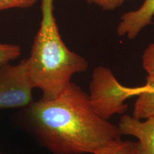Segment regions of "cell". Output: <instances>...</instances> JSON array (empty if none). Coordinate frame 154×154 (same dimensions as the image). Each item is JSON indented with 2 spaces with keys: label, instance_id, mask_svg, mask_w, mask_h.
I'll use <instances>...</instances> for the list:
<instances>
[{
  "label": "cell",
  "instance_id": "9",
  "mask_svg": "<svg viewBox=\"0 0 154 154\" xmlns=\"http://www.w3.org/2000/svg\"><path fill=\"white\" fill-rule=\"evenodd\" d=\"M142 66L148 76L154 75V41L143 51L142 55Z\"/></svg>",
  "mask_w": 154,
  "mask_h": 154
},
{
  "label": "cell",
  "instance_id": "11",
  "mask_svg": "<svg viewBox=\"0 0 154 154\" xmlns=\"http://www.w3.org/2000/svg\"><path fill=\"white\" fill-rule=\"evenodd\" d=\"M126 0H86L89 5L96 6L103 11H113L119 8Z\"/></svg>",
  "mask_w": 154,
  "mask_h": 154
},
{
  "label": "cell",
  "instance_id": "3",
  "mask_svg": "<svg viewBox=\"0 0 154 154\" xmlns=\"http://www.w3.org/2000/svg\"><path fill=\"white\" fill-rule=\"evenodd\" d=\"M88 96L94 112L108 120L125 113L128 109L125 101L135 96V88L121 85L110 69L98 66L92 73Z\"/></svg>",
  "mask_w": 154,
  "mask_h": 154
},
{
  "label": "cell",
  "instance_id": "2",
  "mask_svg": "<svg viewBox=\"0 0 154 154\" xmlns=\"http://www.w3.org/2000/svg\"><path fill=\"white\" fill-rule=\"evenodd\" d=\"M42 19L30 55L26 59L31 84L42 98L53 99L70 84L74 74L85 72L86 59L63 42L54 16V0H41Z\"/></svg>",
  "mask_w": 154,
  "mask_h": 154
},
{
  "label": "cell",
  "instance_id": "6",
  "mask_svg": "<svg viewBox=\"0 0 154 154\" xmlns=\"http://www.w3.org/2000/svg\"><path fill=\"white\" fill-rule=\"evenodd\" d=\"M154 17V0H143L137 9L127 11L120 17L116 33L130 40L137 37L140 32L151 24Z\"/></svg>",
  "mask_w": 154,
  "mask_h": 154
},
{
  "label": "cell",
  "instance_id": "12",
  "mask_svg": "<svg viewBox=\"0 0 154 154\" xmlns=\"http://www.w3.org/2000/svg\"><path fill=\"white\" fill-rule=\"evenodd\" d=\"M143 91H154V75L147 76L146 77V83L143 86L135 88V94L138 95Z\"/></svg>",
  "mask_w": 154,
  "mask_h": 154
},
{
  "label": "cell",
  "instance_id": "10",
  "mask_svg": "<svg viewBox=\"0 0 154 154\" xmlns=\"http://www.w3.org/2000/svg\"><path fill=\"white\" fill-rule=\"evenodd\" d=\"M36 2L37 0H0V11L13 8H29Z\"/></svg>",
  "mask_w": 154,
  "mask_h": 154
},
{
  "label": "cell",
  "instance_id": "5",
  "mask_svg": "<svg viewBox=\"0 0 154 154\" xmlns=\"http://www.w3.org/2000/svg\"><path fill=\"white\" fill-rule=\"evenodd\" d=\"M118 126L122 135L137 138L139 154H154V117L141 120L124 115Z\"/></svg>",
  "mask_w": 154,
  "mask_h": 154
},
{
  "label": "cell",
  "instance_id": "4",
  "mask_svg": "<svg viewBox=\"0 0 154 154\" xmlns=\"http://www.w3.org/2000/svg\"><path fill=\"white\" fill-rule=\"evenodd\" d=\"M26 71V59L17 65L0 66V109L19 108L32 102V90Z\"/></svg>",
  "mask_w": 154,
  "mask_h": 154
},
{
  "label": "cell",
  "instance_id": "1",
  "mask_svg": "<svg viewBox=\"0 0 154 154\" xmlns=\"http://www.w3.org/2000/svg\"><path fill=\"white\" fill-rule=\"evenodd\" d=\"M27 116L40 143L54 154H94L123 136L94 112L88 94L72 82L53 99L32 101Z\"/></svg>",
  "mask_w": 154,
  "mask_h": 154
},
{
  "label": "cell",
  "instance_id": "13",
  "mask_svg": "<svg viewBox=\"0 0 154 154\" xmlns=\"http://www.w3.org/2000/svg\"><path fill=\"white\" fill-rule=\"evenodd\" d=\"M0 154H2V153H0Z\"/></svg>",
  "mask_w": 154,
  "mask_h": 154
},
{
  "label": "cell",
  "instance_id": "7",
  "mask_svg": "<svg viewBox=\"0 0 154 154\" xmlns=\"http://www.w3.org/2000/svg\"><path fill=\"white\" fill-rule=\"evenodd\" d=\"M94 154H139L137 142L123 140L121 138L96 151Z\"/></svg>",
  "mask_w": 154,
  "mask_h": 154
},
{
  "label": "cell",
  "instance_id": "8",
  "mask_svg": "<svg viewBox=\"0 0 154 154\" xmlns=\"http://www.w3.org/2000/svg\"><path fill=\"white\" fill-rule=\"evenodd\" d=\"M21 48L15 44L0 43V66L8 63L20 56Z\"/></svg>",
  "mask_w": 154,
  "mask_h": 154
}]
</instances>
